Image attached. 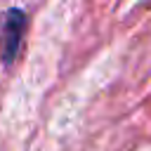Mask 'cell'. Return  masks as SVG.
<instances>
[{"label":"cell","instance_id":"cell-1","mask_svg":"<svg viewBox=\"0 0 151 151\" xmlns=\"http://www.w3.org/2000/svg\"><path fill=\"white\" fill-rule=\"evenodd\" d=\"M21 28H24V14L12 9L5 19V26H2V35H5V61H12V54L17 52L19 47V40H21Z\"/></svg>","mask_w":151,"mask_h":151}]
</instances>
